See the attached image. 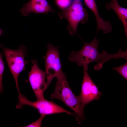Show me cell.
Returning <instances> with one entry per match:
<instances>
[{
  "mask_svg": "<svg viewBox=\"0 0 127 127\" xmlns=\"http://www.w3.org/2000/svg\"><path fill=\"white\" fill-rule=\"evenodd\" d=\"M99 40L96 36L91 42H84L82 48L78 51H72L69 55L68 59L79 65L83 66V68H88V66L91 63L95 62L97 64L94 68L96 70L101 69L104 63L112 59L116 60L119 58L127 60V49L123 51L120 49L117 53L110 54L103 51L102 53L98 50Z\"/></svg>",
  "mask_w": 127,
  "mask_h": 127,
  "instance_id": "6da1fadb",
  "label": "cell"
},
{
  "mask_svg": "<svg viewBox=\"0 0 127 127\" xmlns=\"http://www.w3.org/2000/svg\"><path fill=\"white\" fill-rule=\"evenodd\" d=\"M56 81L51 99H57L62 102L74 112L76 120L81 124L85 119L83 110L79 96L72 92L68 84L66 75L63 72L56 77Z\"/></svg>",
  "mask_w": 127,
  "mask_h": 127,
  "instance_id": "7a4b0ae2",
  "label": "cell"
},
{
  "mask_svg": "<svg viewBox=\"0 0 127 127\" xmlns=\"http://www.w3.org/2000/svg\"><path fill=\"white\" fill-rule=\"evenodd\" d=\"M58 15L60 19L65 18L68 21L67 29L71 36L78 34L79 23H85L88 19V12L83 7L81 0H73L69 6L61 9Z\"/></svg>",
  "mask_w": 127,
  "mask_h": 127,
  "instance_id": "3957f363",
  "label": "cell"
},
{
  "mask_svg": "<svg viewBox=\"0 0 127 127\" xmlns=\"http://www.w3.org/2000/svg\"><path fill=\"white\" fill-rule=\"evenodd\" d=\"M3 49L6 62L9 69L13 76L16 88L19 94H20L18 79L20 73L25 70V66L28 61L26 59L27 49L22 45L16 50H13L4 47L0 44Z\"/></svg>",
  "mask_w": 127,
  "mask_h": 127,
  "instance_id": "277c9868",
  "label": "cell"
},
{
  "mask_svg": "<svg viewBox=\"0 0 127 127\" xmlns=\"http://www.w3.org/2000/svg\"><path fill=\"white\" fill-rule=\"evenodd\" d=\"M18 98L19 103L16 106L18 108H20L24 105L30 106L37 109L41 115L44 116L63 113L69 115H75L53 101L48 100L45 99L31 101L28 100L20 94H19Z\"/></svg>",
  "mask_w": 127,
  "mask_h": 127,
  "instance_id": "5b68a950",
  "label": "cell"
},
{
  "mask_svg": "<svg viewBox=\"0 0 127 127\" xmlns=\"http://www.w3.org/2000/svg\"><path fill=\"white\" fill-rule=\"evenodd\" d=\"M46 55L43 57L45 63V71L48 87L53 79L63 72L58 46L50 44L47 45Z\"/></svg>",
  "mask_w": 127,
  "mask_h": 127,
  "instance_id": "8992f818",
  "label": "cell"
},
{
  "mask_svg": "<svg viewBox=\"0 0 127 127\" xmlns=\"http://www.w3.org/2000/svg\"><path fill=\"white\" fill-rule=\"evenodd\" d=\"M31 62L32 65L28 73L29 82L37 100L44 99V93L48 87L45 71L39 68L36 60Z\"/></svg>",
  "mask_w": 127,
  "mask_h": 127,
  "instance_id": "52a82bcc",
  "label": "cell"
},
{
  "mask_svg": "<svg viewBox=\"0 0 127 127\" xmlns=\"http://www.w3.org/2000/svg\"><path fill=\"white\" fill-rule=\"evenodd\" d=\"M88 68H83V76L81 91L78 95L83 108L87 104L93 100H99L101 98V93L89 75Z\"/></svg>",
  "mask_w": 127,
  "mask_h": 127,
  "instance_id": "ba28073f",
  "label": "cell"
},
{
  "mask_svg": "<svg viewBox=\"0 0 127 127\" xmlns=\"http://www.w3.org/2000/svg\"><path fill=\"white\" fill-rule=\"evenodd\" d=\"M20 11L24 16H27L31 12L45 13L49 12H55L47 0H30L24 5Z\"/></svg>",
  "mask_w": 127,
  "mask_h": 127,
  "instance_id": "9c48e42d",
  "label": "cell"
},
{
  "mask_svg": "<svg viewBox=\"0 0 127 127\" xmlns=\"http://www.w3.org/2000/svg\"><path fill=\"white\" fill-rule=\"evenodd\" d=\"M86 6L90 9L94 15L97 24L96 33L100 30L106 34L111 32L112 27L110 22L104 20L100 16L95 0H84Z\"/></svg>",
  "mask_w": 127,
  "mask_h": 127,
  "instance_id": "30bf717a",
  "label": "cell"
},
{
  "mask_svg": "<svg viewBox=\"0 0 127 127\" xmlns=\"http://www.w3.org/2000/svg\"><path fill=\"white\" fill-rule=\"evenodd\" d=\"M106 8L109 10L111 9L115 13L118 19L122 22L124 27L125 33L127 36V9L121 6L118 1L115 2L113 0L106 4Z\"/></svg>",
  "mask_w": 127,
  "mask_h": 127,
  "instance_id": "8fae6325",
  "label": "cell"
},
{
  "mask_svg": "<svg viewBox=\"0 0 127 127\" xmlns=\"http://www.w3.org/2000/svg\"><path fill=\"white\" fill-rule=\"evenodd\" d=\"M113 68L118 72L126 80H127V62L120 66L113 67Z\"/></svg>",
  "mask_w": 127,
  "mask_h": 127,
  "instance_id": "7c38bea8",
  "label": "cell"
},
{
  "mask_svg": "<svg viewBox=\"0 0 127 127\" xmlns=\"http://www.w3.org/2000/svg\"><path fill=\"white\" fill-rule=\"evenodd\" d=\"M3 54L0 53V93H2L3 90L2 77L5 69L4 63L2 58Z\"/></svg>",
  "mask_w": 127,
  "mask_h": 127,
  "instance_id": "4fadbf2b",
  "label": "cell"
},
{
  "mask_svg": "<svg viewBox=\"0 0 127 127\" xmlns=\"http://www.w3.org/2000/svg\"><path fill=\"white\" fill-rule=\"evenodd\" d=\"M44 116V115H41L40 117L36 120L25 127H41L42 121Z\"/></svg>",
  "mask_w": 127,
  "mask_h": 127,
  "instance_id": "5bb4252c",
  "label": "cell"
},
{
  "mask_svg": "<svg viewBox=\"0 0 127 127\" xmlns=\"http://www.w3.org/2000/svg\"><path fill=\"white\" fill-rule=\"evenodd\" d=\"M61 1H64L67 2H71L73 0H57Z\"/></svg>",
  "mask_w": 127,
  "mask_h": 127,
  "instance_id": "9a60e30c",
  "label": "cell"
},
{
  "mask_svg": "<svg viewBox=\"0 0 127 127\" xmlns=\"http://www.w3.org/2000/svg\"><path fill=\"white\" fill-rule=\"evenodd\" d=\"M3 32V31L2 29L0 28V36L2 35V33Z\"/></svg>",
  "mask_w": 127,
  "mask_h": 127,
  "instance_id": "2e32d148",
  "label": "cell"
},
{
  "mask_svg": "<svg viewBox=\"0 0 127 127\" xmlns=\"http://www.w3.org/2000/svg\"><path fill=\"white\" fill-rule=\"evenodd\" d=\"M113 0L115 2H116L118 1L117 0Z\"/></svg>",
  "mask_w": 127,
  "mask_h": 127,
  "instance_id": "e0dca14e",
  "label": "cell"
}]
</instances>
